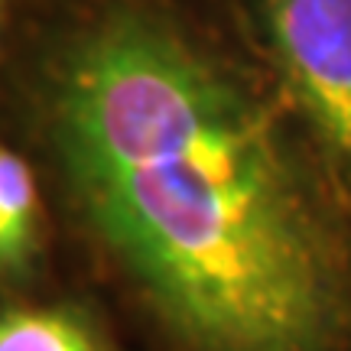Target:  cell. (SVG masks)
<instances>
[{"instance_id": "1", "label": "cell", "mask_w": 351, "mask_h": 351, "mask_svg": "<svg viewBox=\"0 0 351 351\" xmlns=\"http://www.w3.org/2000/svg\"><path fill=\"white\" fill-rule=\"evenodd\" d=\"M36 101L78 225L176 351H351V189L274 69L104 0Z\"/></svg>"}, {"instance_id": "2", "label": "cell", "mask_w": 351, "mask_h": 351, "mask_svg": "<svg viewBox=\"0 0 351 351\" xmlns=\"http://www.w3.org/2000/svg\"><path fill=\"white\" fill-rule=\"evenodd\" d=\"M267 62L351 189V0H254Z\"/></svg>"}, {"instance_id": "4", "label": "cell", "mask_w": 351, "mask_h": 351, "mask_svg": "<svg viewBox=\"0 0 351 351\" xmlns=\"http://www.w3.org/2000/svg\"><path fill=\"white\" fill-rule=\"evenodd\" d=\"M0 351H111L95 319L78 306L0 309Z\"/></svg>"}, {"instance_id": "3", "label": "cell", "mask_w": 351, "mask_h": 351, "mask_svg": "<svg viewBox=\"0 0 351 351\" xmlns=\"http://www.w3.org/2000/svg\"><path fill=\"white\" fill-rule=\"evenodd\" d=\"M39 254V195L29 166L0 147V280L33 274Z\"/></svg>"}]
</instances>
